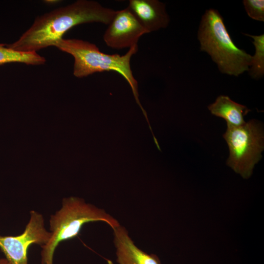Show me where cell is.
Segmentation results:
<instances>
[{
  "label": "cell",
  "mask_w": 264,
  "mask_h": 264,
  "mask_svg": "<svg viewBox=\"0 0 264 264\" xmlns=\"http://www.w3.org/2000/svg\"><path fill=\"white\" fill-rule=\"evenodd\" d=\"M115 12L96 1L78 0L38 16L17 41L6 46L19 51L37 52L54 46L74 26L89 22L109 25Z\"/></svg>",
  "instance_id": "obj_1"
},
{
  "label": "cell",
  "mask_w": 264,
  "mask_h": 264,
  "mask_svg": "<svg viewBox=\"0 0 264 264\" xmlns=\"http://www.w3.org/2000/svg\"><path fill=\"white\" fill-rule=\"evenodd\" d=\"M60 50L71 55L74 59L73 75L78 78L87 77L96 72L114 71L120 74L130 86L136 102L141 109L148 124L147 113L139 99L138 83L131 69L130 61L138 51V45L129 48L123 55L107 54L89 42L79 39L62 38L54 45Z\"/></svg>",
  "instance_id": "obj_2"
},
{
  "label": "cell",
  "mask_w": 264,
  "mask_h": 264,
  "mask_svg": "<svg viewBox=\"0 0 264 264\" xmlns=\"http://www.w3.org/2000/svg\"><path fill=\"white\" fill-rule=\"evenodd\" d=\"M198 39L200 50L209 55L221 73L238 77L248 71L252 55L236 45L217 10L205 11L199 23Z\"/></svg>",
  "instance_id": "obj_3"
},
{
  "label": "cell",
  "mask_w": 264,
  "mask_h": 264,
  "mask_svg": "<svg viewBox=\"0 0 264 264\" xmlns=\"http://www.w3.org/2000/svg\"><path fill=\"white\" fill-rule=\"evenodd\" d=\"M95 221H103L112 229L120 225L104 209L86 202L83 198L75 197L63 198L62 207L50 216L51 236L41 246V264H53L54 253L59 243L76 237L84 224Z\"/></svg>",
  "instance_id": "obj_4"
},
{
  "label": "cell",
  "mask_w": 264,
  "mask_h": 264,
  "mask_svg": "<svg viewBox=\"0 0 264 264\" xmlns=\"http://www.w3.org/2000/svg\"><path fill=\"white\" fill-rule=\"evenodd\" d=\"M227 126L223 134L229 149L226 164L244 178H248L262 157L264 149L262 125L251 120L239 126Z\"/></svg>",
  "instance_id": "obj_5"
},
{
  "label": "cell",
  "mask_w": 264,
  "mask_h": 264,
  "mask_svg": "<svg viewBox=\"0 0 264 264\" xmlns=\"http://www.w3.org/2000/svg\"><path fill=\"white\" fill-rule=\"evenodd\" d=\"M29 220L22 233L15 236L0 235V248L11 264H27V251L32 244H45L51 232L44 227L42 214L30 212Z\"/></svg>",
  "instance_id": "obj_6"
},
{
  "label": "cell",
  "mask_w": 264,
  "mask_h": 264,
  "mask_svg": "<svg viewBox=\"0 0 264 264\" xmlns=\"http://www.w3.org/2000/svg\"><path fill=\"white\" fill-rule=\"evenodd\" d=\"M148 33L132 12L127 7L116 11L103 35L106 45L121 49L137 45L140 38Z\"/></svg>",
  "instance_id": "obj_7"
},
{
  "label": "cell",
  "mask_w": 264,
  "mask_h": 264,
  "mask_svg": "<svg viewBox=\"0 0 264 264\" xmlns=\"http://www.w3.org/2000/svg\"><path fill=\"white\" fill-rule=\"evenodd\" d=\"M127 8L148 33L165 28L170 18L164 2L157 0H130Z\"/></svg>",
  "instance_id": "obj_8"
},
{
  "label": "cell",
  "mask_w": 264,
  "mask_h": 264,
  "mask_svg": "<svg viewBox=\"0 0 264 264\" xmlns=\"http://www.w3.org/2000/svg\"><path fill=\"white\" fill-rule=\"evenodd\" d=\"M112 230L118 264H161L157 255L149 254L139 248L124 226L120 224Z\"/></svg>",
  "instance_id": "obj_9"
},
{
  "label": "cell",
  "mask_w": 264,
  "mask_h": 264,
  "mask_svg": "<svg viewBox=\"0 0 264 264\" xmlns=\"http://www.w3.org/2000/svg\"><path fill=\"white\" fill-rule=\"evenodd\" d=\"M208 109L213 115L224 119L227 125L233 126L244 124V116L250 111L246 106L225 95L218 96L215 102L208 106Z\"/></svg>",
  "instance_id": "obj_10"
},
{
  "label": "cell",
  "mask_w": 264,
  "mask_h": 264,
  "mask_svg": "<svg viewBox=\"0 0 264 264\" xmlns=\"http://www.w3.org/2000/svg\"><path fill=\"white\" fill-rule=\"evenodd\" d=\"M46 62L44 57L35 52H22L0 44V65L9 63H21L26 65H41Z\"/></svg>",
  "instance_id": "obj_11"
},
{
  "label": "cell",
  "mask_w": 264,
  "mask_h": 264,
  "mask_svg": "<svg viewBox=\"0 0 264 264\" xmlns=\"http://www.w3.org/2000/svg\"><path fill=\"white\" fill-rule=\"evenodd\" d=\"M253 39L255 51L252 56L248 71L251 77L255 79L262 78L264 75V34L252 35L243 33Z\"/></svg>",
  "instance_id": "obj_12"
},
{
  "label": "cell",
  "mask_w": 264,
  "mask_h": 264,
  "mask_svg": "<svg viewBox=\"0 0 264 264\" xmlns=\"http://www.w3.org/2000/svg\"><path fill=\"white\" fill-rule=\"evenodd\" d=\"M242 3L250 18L256 21L264 22V0H244Z\"/></svg>",
  "instance_id": "obj_13"
},
{
  "label": "cell",
  "mask_w": 264,
  "mask_h": 264,
  "mask_svg": "<svg viewBox=\"0 0 264 264\" xmlns=\"http://www.w3.org/2000/svg\"><path fill=\"white\" fill-rule=\"evenodd\" d=\"M0 264H11L6 258L0 259Z\"/></svg>",
  "instance_id": "obj_14"
}]
</instances>
